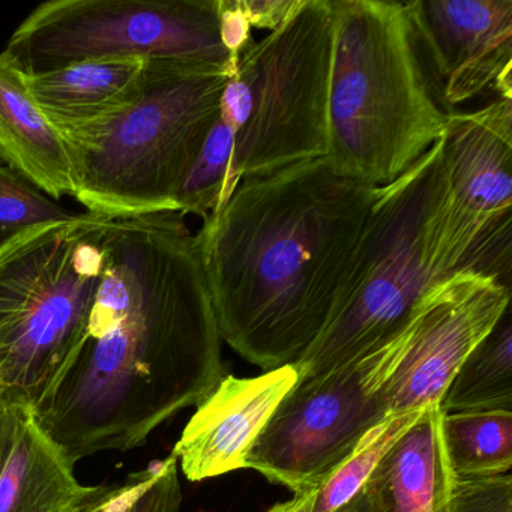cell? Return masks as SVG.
Masks as SVG:
<instances>
[{"instance_id":"cell-1","label":"cell","mask_w":512,"mask_h":512,"mask_svg":"<svg viewBox=\"0 0 512 512\" xmlns=\"http://www.w3.org/2000/svg\"><path fill=\"white\" fill-rule=\"evenodd\" d=\"M221 341L185 217L110 220L85 338L35 416L74 464L140 448L227 376Z\"/></svg>"},{"instance_id":"cell-2","label":"cell","mask_w":512,"mask_h":512,"mask_svg":"<svg viewBox=\"0 0 512 512\" xmlns=\"http://www.w3.org/2000/svg\"><path fill=\"white\" fill-rule=\"evenodd\" d=\"M377 188L325 158L242 179L196 233L221 340L263 370L296 364L328 322Z\"/></svg>"},{"instance_id":"cell-3","label":"cell","mask_w":512,"mask_h":512,"mask_svg":"<svg viewBox=\"0 0 512 512\" xmlns=\"http://www.w3.org/2000/svg\"><path fill=\"white\" fill-rule=\"evenodd\" d=\"M511 253V241L488 235L455 199L439 140L397 181L377 188L328 322L293 364L299 379L352 364L385 343L428 290L458 272L509 286Z\"/></svg>"},{"instance_id":"cell-4","label":"cell","mask_w":512,"mask_h":512,"mask_svg":"<svg viewBox=\"0 0 512 512\" xmlns=\"http://www.w3.org/2000/svg\"><path fill=\"white\" fill-rule=\"evenodd\" d=\"M331 4L334 58L325 160L343 178L385 187L439 142L451 113L434 94L404 2Z\"/></svg>"},{"instance_id":"cell-5","label":"cell","mask_w":512,"mask_h":512,"mask_svg":"<svg viewBox=\"0 0 512 512\" xmlns=\"http://www.w3.org/2000/svg\"><path fill=\"white\" fill-rule=\"evenodd\" d=\"M229 67L151 61L142 91L115 118L62 136L76 197L110 220L178 212V193L220 116Z\"/></svg>"},{"instance_id":"cell-6","label":"cell","mask_w":512,"mask_h":512,"mask_svg":"<svg viewBox=\"0 0 512 512\" xmlns=\"http://www.w3.org/2000/svg\"><path fill=\"white\" fill-rule=\"evenodd\" d=\"M110 218L77 214L0 247V409L35 410L85 338Z\"/></svg>"},{"instance_id":"cell-7","label":"cell","mask_w":512,"mask_h":512,"mask_svg":"<svg viewBox=\"0 0 512 512\" xmlns=\"http://www.w3.org/2000/svg\"><path fill=\"white\" fill-rule=\"evenodd\" d=\"M332 58L331 0H302L280 28L239 59L251 113L236 136L230 196L242 179L326 157Z\"/></svg>"},{"instance_id":"cell-8","label":"cell","mask_w":512,"mask_h":512,"mask_svg":"<svg viewBox=\"0 0 512 512\" xmlns=\"http://www.w3.org/2000/svg\"><path fill=\"white\" fill-rule=\"evenodd\" d=\"M5 52L25 74L92 61L223 65L217 0H52L35 8Z\"/></svg>"},{"instance_id":"cell-9","label":"cell","mask_w":512,"mask_h":512,"mask_svg":"<svg viewBox=\"0 0 512 512\" xmlns=\"http://www.w3.org/2000/svg\"><path fill=\"white\" fill-rule=\"evenodd\" d=\"M509 301L508 284L475 271L458 272L428 290L400 331L361 358L386 415L440 404Z\"/></svg>"},{"instance_id":"cell-10","label":"cell","mask_w":512,"mask_h":512,"mask_svg":"<svg viewBox=\"0 0 512 512\" xmlns=\"http://www.w3.org/2000/svg\"><path fill=\"white\" fill-rule=\"evenodd\" d=\"M386 416L358 361L298 379L254 443L247 469L293 494L310 490Z\"/></svg>"},{"instance_id":"cell-11","label":"cell","mask_w":512,"mask_h":512,"mask_svg":"<svg viewBox=\"0 0 512 512\" xmlns=\"http://www.w3.org/2000/svg\"><path fill=\"white\" fill-rule=\"evenodd\" d=\"M404 7L445 112L487 91L512 100V0H412Z\"/></svg>"},{"instance_id":"cell-12","label":"cell","mask_w":512,"mask_h":512,"mask_svg":"<svg viewBox=\"0 0 512 512\" xmlns=\"http://www.w3.org/2000/svg\"><path fill=\"white\" fill-rule=\"evenodd\" d=\"M295 365L262 376H226L197 406L172 455L190 481L247 469L248 455L272 413L298 383Z\"/></svg>"},{"instance_id":"cell-13","label":"cell","mask_w":512,"mask_h":512,"mask_svg":"<svg viewBox=\"0 0 512 512\" xmlns=\"http://www.w3.org/2000/svg\"><path fill=\"white\" fill-rule=\"evenodd\" d=\"M440 142L455 199L488 235L511 241L512 100L452 112Z\"/></svg>"},{"instance_id":"cell-14","label":"cell","mask_w":512,"mask_h":512,"mask_svg":"<svg viewBox=\"0 0 512 512\" xmlns=\"http://www.w3.org/2000/svg\"><path fill=\"white\" fill-rule=\"evenodd\" d=\"M116 487L80 484L34 410L0 409V512H94Z\"/></svg>"},{"instance_id":"cell-15","label":"cell","mask_w":512,"mask_h":512,"mask_svg":"<svg viewBox=\"0 0 512 512\" xmlns=\"http://www.w3.org/2000/svg\"><path fill=\"white\" fill-rule=\"evenodd\" d=\"M440 404L427 407L361 488L379 512H449L457 479L449 467Z\"/></svg>"},{"instance_id":"cell-16","label":"cell","mask_w":512,"mask_h":512,"mask_svg":"<svg viewBox=\"0 0 512 512\" xmlns=\"http://www.w3.org/2000/svg\"><path fill=\"white\" fill-rule=\"evenodd\" d=\"M0 160L55 202L76 194L67 143L38 109L26 74L5 50L0 53Z\"/></svg>"},{"instance_id":"cell-17","label":"cell","mask_w":512,"mask_h":512,"mask_svg":"<svg viewBox=\"0 0 512 512\" xmlns=\"http://www.w3.org/2000/svg\"><path fill=\"white\" fill-rule=\"evenodd\" d=\"M146 64L137 59L82 62L26 74V82L44 118L65 136L124 112L142 91Z\"/></svg>"},{"instance_id":"cell-18","label":"cell","mask_w":512,"mask_h":512,"mask_svg":"<svg viewBox=\"0 0 512 512\" xmlns=\"http://www.w3.org/2000/svg\"><path fill=\"white\" fill-rule=\"evenodd\" d=\"M445 413L512 412V323L509 310L472 350L440 401Z\"/></svg>"},{"instance_id":"cell-19","label":"cell","mask_w":512,"mask_h":512,"mask_svg":"<svg viewBox=\"0 0 512 512\" xmlns=\"http://www.w3.org/2000/svg\"><path fill=\"white\" fill-rule=\"evenodd\" d=\"M442 434L457 482L496 478L511 470L512 412H443Z\"/></svg>"},{"instance_id":"cell-20","label":"cell","mask_w":512,"mask_h":512,"mask_svg":"<svg viewBox=\"0 0 512 512\" xmlns=\"http://www.w3.org/2000/svg\"><path fill=\"white\" fill-rule=\"evenodd\" d=\"M422 410L386 416L316 485L313 512H334L361 491L389 449L421 418Z\"/></svg>"},{"instance_id":"cell-21","label":"cell","mask_w":512,"mask_h":512,"mask_svg":"<svg viewBox=\"0 0 512 512\" xmlns=\"http://www.w3.org/2000/svg\"><path fill=\"white\" fill-rule=\"evenodd\" d=\"M236 134L229 122L218 116L179 188L178 214L182 217L197 215L205 221L217 214L230 199Z\"/></svg>"},{"instance_id":"cell-22","label":"cell","mask_w":512,"mask_h":512,"mask_svg":"<svg viewBox=\"0 0 512 512\" xmlns=\"http://www.w3.org/2000/svg\"><path fill=\"white\" fill-rule=\"evenodd\" d=\"M77 217L7 166H0V247L32 227Z\"/></svg>"},{"instance_id":"cell-23","label":"cell","mask_w":512,"mask_h":512,"mask_svg":"<svg viewBox=\"0 0 512 512\" xmlns=\"http://www.w3.org/2000/svg\"><path fill=\"white\" fill-rule=\"evenodd\" d=\"M178 460L170 455L155 469L134 473L94 512H179L182 488Z\"/></svg>"},{"instance_id":"cell-24","label":"cell","mask_w":512,"mask_h":512,"mask_svg":"<svg viewBox=\"0 0 512 512\" xmlns=\"http://www.w3.org/2000/svg\"><path fill=\"white\" fill-rule=\"evenodd\" d=\"M217 5L221 41L229 53L233 70H236L239 59L256 43L251 34L253 29L239 7V0H217Z\"/></svg>"},{"instance_id":"cell-25","label":"cell","mask_w":512,"mask_h":512,"mask_svg":"<svg viewBox=\"0 0 512 512\" xmlns=\"http://www.w3.org/2000/svg\"><path fill=\"white\" fill-rule=\"evenodd\" d=\"M301 4L302 0H239L251 29L269 32L280 28Z\"/></svg>"},{"instance_id":"cell-26","label":"cell","mask_w":512,"mask_h":512,"mask_svg":"<svg viewBox=\"0 0 512 512\" xmlns=\"http://www.w3.org/2000/svg\"><path fill=\"white\" fill-rule=\"evenodd\" d=\"M317 487L302 493L293 494L292 499L286 502L275 503L265 512H313L314 500H316Z\"/></svg>"}]
</instances>
